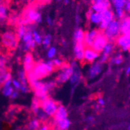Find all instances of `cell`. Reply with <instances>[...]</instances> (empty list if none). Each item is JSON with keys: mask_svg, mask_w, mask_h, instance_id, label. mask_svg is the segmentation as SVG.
<instances>
[{"mask_svg": "<svg viewBox=\"0 0 130 130\" xmlns=\"http://www.w3.org/2000/svg\"><path fill=\"white\" fill-rule=\"evenodd\" d=\"M37 130H50V126L48 125L44 124V125H42V126H40V127Z\"/></svg>", "mask_w": 130, "mask_h": 130, "instance_id": "cell-46", "label": "cell"}, {"mask_svg": "<svg viewBox=\"0 0 130 130\" xmlns=\"http://www.w3.org/2000/svg\"><path fill=\"white\" fill-rule=\"evenodd\" d=\"M55 69L52 60H49L47 62L41 61L36 63L31 72L37 79L41 80L50 75Z\"/></svg>", "mask_w": 130, "mask_h": 130, "instance_id": "cell-2", "label": "cell"}, {"mask_svg": "<svg viewBox=\"0 0 130 130\" xmlns=\"http://www.w3.org/2000/svg\"><path fill=\"white\" fill-rule=\"evenodd\" d=\"M12 86L13 87L14 89L19 91L22 87V83L18 79H12Z\"/></svg>", "mask_w": 130, "mask_h": 130, "instance_id": "cell-40", "label": "cell"}, {"mask_svg": "<svg viewBox=\"0 0 130 130\" xmlns=\"http://www.w3.org/2000/svg\"><path fill=\"white\" fill-rule=\"evenodd\" d=\"M85 31L81 27H77L74 33V43H83Z\"/></svg>", "mask_w": 130, "mask_h": 130, "instance_id": "cell-22", "label": "cell"}, {"mask_svg": "<svg viewBox=\"0 0 130 130\" xmlns=\"http://www.w3.org/2000/svg\"><path fill=\"white\" fill-rule=\"evenodd\" d=\"M35 115V116L37 117V118H38L40 121V120H41V121H45V120H46L47 118H49V117L46 115V114L42 111V109L41 108H40V109L37 111Z\"/></svg>", "mask_w": 130, "mask_h": 130, "instance_id": "cell-35", "label": "cell"}, {"mask_svg": "<svg viewBox=\"0 0 130 130\" xmlns=\"http://www.w3.org/2000/svg\"><path fill=\"white\" fill-rule=\"evenodd\" d=\"M2 86L0 85V92H2Z\"/></svg>", "mask_w": 130, "mask_h": 130, "instance_id": "cell-53", "label": "cell"}, {"mask_svg": "<svg viewBox=\"0 0 130 130\" xmlns=\"http://www.w3.org/2000/svg\"><path fill=\"white\" fill-rule=\"evenodd\" d=\"M110 1L112 2L115 9H117V8L124 9V5H125L127 0H110Z\"/></svg>", "mask_w": 130, "mask_h": 130, "instance_id": "cell-36", "label": "cell"}, {"mask_svg": "<svg viewBox=\"0 0 130 130\" xmlns=\"http://www.w3.org/2000/svg\"><path fill=\"white\" fill-rule=\"evenodd\" d=\"M14 89L12 86H9V87H2V94L5 97H10L12 95V92H14Z\"/></svg>", "mask_w": 130, "mask_h": 130, "instance_id": "cell-32", "label": "cell"}, {"mask_svg": "<svg viewBox=\"0 0 130 130\" xmlns=\"http://www.w3.org/2000/svg\"><path fill=\"white\" fill-rule=\"evenodd\" d=\"M57 54V48L54 46H50L47 50V57L50 60L54 59Z\"/></svg>", "mask_w": 130, "mask_h": 130, "instance_id": "cell-34", "label": "cell"}, {"mask_svg": "<svg viewBox=\"0 0 130 130\" xmlns=\"http://www.w3.org/2000/svg\"><path fill=\"white\" fill-rule=\"evenodd\" d=\"M91 2L90 9L93 12L102 13L104 10L111 8L110 0H91Z\"/></svg>", "mask_w": 130, "mask_h": 130, "instance_id": "cell-10", "label": "cell"}, {"mask_svg": "<svg viewBox=\"0 0 130 130\" xmlns=\"http://www.w3.org/2000/svg\"><path fill=\"white\" fill-rule=\"evenodd\" d=\"M12 79H9L6 82H5L2 87H9V86H12Z\"/></svg>", "mask_w": 130, "mask_h": 130, "instance_id": "cell-48", "label": "cell"}, {"mask_svg": "<svg viewBox=\"0 0 130 130\" xmlns=\"http://www.w3.org/2000/svg\"><path fill=\"white\" fill-rule=\"evenodd\" d=\"M55 124L59 130H67L70 126L71 122L70 120L67 118L66 119L55 122Z\"/></svg>", "mask_w": 130, "mask_h": 130, "instance_id": "cell-24", "label": "cell"}, {"mask_svg": "<svg viewBox=\"0 0 130 130\" xmlns=\"http://www.w3.org/2000/svg\"><path fill=\"white\" fill-rule=\"evenodd\" d=\"M53 64L55 68H60L62 67V65L64 64V62L62 59L60 58H54V59H52Z\"/></svg>", "mask_w": 130, "mask_h": 130, "instance_id": "cell-38", "label": "cell"}, {"mask_svg": "<svg viewBox=\"0 0 130 130\" xmlns=\"http://www.w3.org/2000/svg\"><path fill=\"white\" fill-rule=\"evenodd\" d=\"M8 59L3 55H0V70L7 68Z\"/></svg>", "mask_w": 130, "mask_h": 130, "instance_id": "cell-37", "label": "cell"}, {"mask_svg": "<svg viewBox=\"0 0 130 130\" xmlns=\"http://www.w3.org/2000/svg\"><path fill=\"white\" fill-rule=\"evenodd\" d=\"M101 14H102V21L100 25H98V28H99V31H104L108 26V25L113 20L115 19V16L111 8L104 10L101 13Z\"/></svg>", "mask_w": 130, "mask_h": 130, "instance_id": "cell-8", "label": "cell"}, {"mask_svg": "<svg viewBox=\"0 0 130 130\" xmlns=\"http://www.w3.org/2000/svg\"><path fill=\"white\" fill-rule=\"evenodd\" d=\"M129 98L130 99V90H129Z\"/></svg>", "mask_w": 130, "mask_h": 130, "instance_id": "cell-54", "label": "cell"}, {"mask_svg": "<svg viewBox=\"0 0 130 130\" xmlns=\"http://www.w3.org/2000/svg\"><path fill=\"white\" fill-rule=\"evenodd\" d=\"M115 42L122 50L130 51V35H120L115 40Z\"/></svg>", "mask_w": 130, "mask_h": 130, "instance_id": "cell-14", "label": "cell"}, {"mask_svg": "<svg viewBox=\"0 0 130 130\" xmlns=\"http://www.w3.org/2000/svg\"><path fill=\"white\" fill-rule=\"evenodd\" d=\"M114 50V44L111 42H108L107 44L105 46L104 50L102 51V53L104 54V55H108V56H110V55L111 54V53Z\"/></svg>", "mask_w": 130, "mask_h": 130, "instance_id": "cell-30", "label": "cell"}, {"mask_svg": "<svg viewBox=\"0 0 130 130\" xmlns=\"http://www.w3.org/2000/svg\"><path fill=\"white\" fill-rule=\"evenodd\" d=\"M52 42V37L50 34H46V35L42 37V44L44 48L47 50L49 47L51 46V44Z\"/></svg>", "mask_w": 130, "mask_h": 130, "instance_id": "cell-28", "label": "cell"}, {"mask_svg": "<svg viewBox=\"0 0 130 130\" xmlns=\"http://www.w3.org/2000/svg\"><path fill=\"white\" fill-rule=\"evenodd\" d=\"M103 32L107 37L108 41L112 42L115 40L120 35V20L117 19L113 20Z\"/></svg>", "mask_w": 130, "mask_h": 130, "instance_id": "cell-5", "label": "cell"}, {"mask_svg": "<svg viewBox=\"0 0 130 130\" xmlns=\"http://www.w3.org/2000/svg\"><path fill=\"white\" fill-rule=\"evenodd\" d=\"M18 37L16 32L12 30H7L5 31L1 36V42L2 46L6 49L12 50H14L18 46Z\"/></svg>", "mask_w": 130, "mask_h": 130, "instance_id": "cell-4", "label": "cell"}, {"mask_svg": "<svg viewBox=\"0 0 130 130\" xmlns=\"http://www.w3.org/2000/svg\"><path fill=\"white\" fill-rule=\"evenodd\" d=\"M58 106L59 104L50 97L40 102V108L48 117H53L56 112Z\"/></svg>", "mask_w": 130, "mask_h": 130, "instance_id": "cell-6", "label": "cell"}, {"mask_svg": "<svg viewBox=\"0 0 130 130\" xmlns=\"http://www.w3.org/2000/svg\"><path fill=\"white\" fill-rule=\"evenodd\" d=\"M32 39L37 45L42 44V37L37 30H32Z\"/></svg>", "mask_w": 130, "mask_h": 130, "instance_id": "cell-31", "label": "cell"}, {"mask_svg": "<svg viewBox=\"0 0 130 130\" xmlns=\"http://www.w3.org/2000/svg\"><path fill=\"white\" fill-rule=\"evenodd\" d=\"M108 42L109 41H108L107 37L104 35V32L100 31L98 35L95 38L91 47L94 50L100 53L102 52L104 47L107 44Z\"/></svg>", "mask_w": 130, "mask_h": 130, "instance_id": "cell-9", "label": "cell"}, {"mask_svg": "<svg viewBox=\"0 0 130 130\" xmlns=\"http://www.w3.org/2000/svg\"><path fill=\"white\" fill-rule=\"evenodd\" d=\"M28 84L34 91L35 97L41 102L49 97V92L55 87L57 83L55 80L44 82L40 79H35L29 82Z\"/></svg>", "mask_w": 130, "mask_h": 130, "instance_id": "cell-1", "label": "cell"}, {"mask_svg": "<svg viewBox=\"0 0 130 130\" xmlns=\"http://www.w3.org/2000/svg\"><path fill=\"white\" fill-rule=\"evenodd\" d=\"M124 10L125 12H127L128 13H130V0H127V2L124 5Z\"/></svg>", "mask_w": 130, "mask_h": 130, "instance_id": "cell-44", "label": "cell"}, {"mask_svg": "<svg viewBox=\"0 0 130 130\" xmlns=\"http://www.w3.org/2000/svg\"><path fill=\"white\" fill-rule=\"evenodd\" d=\"M126 75H129V74H130V64L129 65L128 67H127V68H126Z\"/></svg>", "mask_w": 130, "mask_h": 130, "instance_id": "cell-50", "label": "cell"}, {"mask_svg": "<svg viewBox=\"0 0 130 130\" xmlns=\"http://www.w3.org/2000/svg\"><path fill=\"white\" fill-rule=\"evenodd\" d=\"M120 22V35H130V16H124Z\"/></svg>", "mask_w": 130, "mask_h": 130, "instance_id": "cell-19", "label": "cell"}, {"mask_svg": "<svg viewBox=\"0 0 130 130\" xmlns=\"http://www.w3.org/2000/svg\"><path fill=\"white\" fill-rule=\"evenodd\" d=\"M75 23H76V24L77 25H79V23L81 22V16H80V15L78 13L76 14V15H75Z\"/></svg>", "mask_w": 130, "mask_h": 130, "instance_id": "cell-47", "label": "cell"}, {"mask_svg": "<svg viewBox=\"0 0 130 130\" xmlns=\"http://www.w3.org/2000/svg\"><path fill=\"white\" fill-rule=\"evenodd\" d=\"M64 2V3L66 5H68L70 3V0H62Z\"/></svg>", "mask_w": 130, "mask_h": 130, "instance_id": "cell-51", "label": "cell"}, {"mask_svg": "<svg viewBox=\"0 0 130 130\" xmlns=\"http://www.w3.org/2000/svg\"><path fill=\"white\" fill-rule=\"evenodd\" d=\"M40 126V121L37 118L31 119L28 123L27 128L29 130H37Z\"/></svg>", "mask_w": 130, "mask_h": 130, "instance_id": "cell-27", "label": "cell"}, {"mask_svg": "<svg viewBox=\"0 0 130 130\" xmlns=\"http://www.w3.org/2000/svg\"><path fill=\"white\" fill-rule=\"evenodd\" d=\"M70 65L73 68V72L69 79L70 83L73 86L77 85L82 79V73L80 68H79L77 62L74 61Z\"/></svg>", "mask_w": 130, "mask_h": 130, "instance_id": "cell-12", "label": "cell"}, {"mask_svg": "<svg viewBox=\"0 0 130 130\" xmlns=\"http://www.w3.org/2000/svg\"><path fill=\"white\" fill-rule=\"evenodd\" d=\"M54 122L59 121L68 118V111L65 106L62 105H59L56 112L53 115Z\"/></svg>", "mask_w": 130, "mask_h": 130, "instance_id": "cell-18", "label": "cell"}, {"mask_svg": "<svg viewBox=\"0 0 130 130\" xmlns=\"http://www.w3.org/2000/svg\"><path fill=\"white\" fill-rule=\"evenodd\" d=\"M57 2H61V1H62V0H57Z\"/></svg>", "mask_w": 130, "mask_h": 130, "instance_id": "cell-55", "label": "cell"}, {"mask_svg": "<svg viewBox=\"0 0 130 130\" xmlns=\"http://www.w3.org/2000/svg\"><path fill=\"white\" fill-rule=\"evenodd\" d=\"M100 55V53L94 50L91 47H85L83 61L89 64L93 63L98 59H99Z\"/></svg>", "mask_w": 130, "mask_h": 130, "instance_id": "cell-13", "label": "cell"}, {"mask_svg": "<svg viewBox=\"0 0 130 130\" xmlns=\"http://www.w3.org/2000/svg\"><path fill=\"white\" fill-rule=\"evenodd\" d=\"M28 29L27 25H23V24H18V26L17 27V29L16 30V34L18 40H22L24 36L26 33Z\"/></svg>", "mask_w": 130, "mask_h": 130, "instance_id": "cell-25", "label": "cell"}, {"mask_svg": "<svg viewBox=\"0 0 130 130\" xmlns=\"http://www.w3.org/2000/svg\"><path fill=\"white\" fill-rule=\"evenodd\" d=\"M42 22V16L39 10L35 9H28L25 10L22 18L19 21V24L27 25L28 24H40Z\"/></svg>", "mask_w": 130, "mask_h": 130, "instance_id": "cell-3", "label": "cell"}, {"mask_svg": "<svg viewBox=\"0 0 130 130\" xmlns=\"http://www.w3.org/2000/svg\"><path fill=\"white\" fill-rule=\"evenodd\" d=\"M46 22L49 26H52L53 25V20L50 16L47 15L46 17Z\"/></svg>", "mask_w": 130, "mask_h": 130, "instance_id": "cell-42", "label": "cell"}, {"mask_svg": "<svg viewBox=\"0 0 130 130\" xmlns=\"http://www.w3.org/2000/svg\"><path fill=\"white\" fill-rule=\"evenodd\" d=\"M85 48V46L84 43H74V53L75 59L77 61H83Z\"/></svg>", "mask_w": 130, "mask_h": 130, "instance_id": "cell-17", "label": "cell"}, {"mask_svg": "<svg viewBox=\"0 0 130 130\" xmlns=\"http://www.w3.org/2000/svg\"><path fill=\"white\" fill-rule=\"evenodd\" d=\"M18 79L22 83V85H29L27 79V73L24 68H20L18 71Z\"/></svg>", "mask_w": 130, "mask_h": 130, "instance_id": "cell-26", "label": "cell"}, {"mask_svg": "<svg viewBox=\"0 0 130 130\" xmlns=\"http://www.w3.org/2000/svg\"><path fill=\"white\" fill-rule=\"evenodd\" d=\"M123 61H124L123 56L122 54H120V53H118V54H117L115 56L113 57L111 59V63L116 65L121 64L123 62Z\"/></svg>", "mask_w": 130, "mask_h": 130, "instance_id": "cell-33", "label": "cell"}, {"mask_svg": "<svg viewBox=\"0 0 130 130\" xmlns=\"http://www.w3.org/2000/svg\"><path fill=\"white\" fill-rule=\"evenodd\" d=\"M127 130H130V123H129V124L128 127H127Z\"/></svg>", "mask_w": 130, "mask_h": 130, "instance_id": "cell-52", "label": "cell"}, {"mask_svg": "<svg viewBox=\"0 0 130 130\" xmlns=\"http://www.w3.org/2000/svg\"><path fill=\"white\" fill-rule=\"evenodd\" d=\"M88 19L90 24H93L94 25H98L101 23L102 21V14L99 12H93L91 9L89 10L88 12Z\"/></svg>", "mask_w": 130, "mask_h": 130, "instance_id": "cell-20", "label": "cell"}, {"mask_svg": "<svg viewBox=\"0 0 130 130\" xmlns=\"http://www.w3.org/2000/svg\"><path fill=\"white\" fill-rule=\"evenodd\" d=\"M19 96H20V91L14 90L13 92H12V95L10 96V98L12 100H15L16 99V98H18L19 97Z\"/></svg>", "mask_w": 130, "mask_h": 130, "instance_id": "cell-43", "label": "cell"}, {"mask_svg": "<svg viewBox=\"0 0 130 130\" xmlns=\"http://www.w3.org/2000/svg\"><path fill=\"white\" fill-rule=\"evenodd\" d=\"M31 109L34 114H35L40 109V101L36 97H34L32 99Z\"/></svg>", "mask_w": 130, "mask_h": 130, "instance_id": "cell-29", "label": "cell"}, {"mask_svg": "<svg viewBox=\"0 0 130 130\" xmlns=\"http://www.w3.org/2000/svg\"><path fill=\"white\" fill-rule=\"evenodd\" d=\"M98 104L100 105V106H104L105 104V102L104 100V99L102 97H99L97 100Z\"/></svg>", "mask_w": 130, "mask_h": 130, "instance_id": "cell-45", "label": "cell"}, {"mask_svg": "<svg viewBox=\"0 0 130 130\" xmlns=\"http://www.w3.org/2000/svg\"><path fill=\"white\" fill-rule=\"evenodd\" d=\"M29 90H30V89H29V85H22V87H21V88H20V89L19 91L21 93L26 94L29 92Z\"/></svg>", "mask_w": 130, "mask_h": 130, "instance_id": "cell-41", "label": "cell"}, {"mask_svg": "<svg viewBox=\"0 0 130 130\" xmlns=\"http://www.w3.org/2000/svg\"><path fill=\"white\" fill-rule=\"evenodd\" d=\"M73 72V68L71 65L64 64L61 68V71L57 75L55 81L57 85H62L69 81Z\"/></svg>", "mask_w": 130, "mask_h": 130, "instance_id": "cell-7", "label": "cell"}, {"mask_svg": "<svg viewBox=\"0 0 130 130\" xmlns=\"http://www.w3.org/2000/svg\"><path fill=\"white\" fill-rule=\"evenodd\" d=\"M12 79V74L8 70L7 68L0 70V85H1L2 86L5 82Z\"/></svg>", "mask_w": 130, "mask_h": 130, "instance_id": "cell-23", "label": "cell"}, {"mask_svg": "<svg viewBox=\"0 0 130 130\" xmlns=\"http://www.w3.org/2000/svg\"><path fill=\"white\" fill-rule=\"evenodd\" d=\"M115 17L118 18V19H122L125 16V11H124V9H122V8H117V9H115Z\"/></svg>", "mask_w": 130, "mask_h": 130, "instance_id": "cell-39", "label": "cell"}, {"mask_svg": "<svg viewBox=\"0 0 130 130\" xmlns=\"http://www.w3.org/2000/svg\"><path fill=\"white\" fill-rule=\"evenodd\" d=\"M9 16V10L7 5L3 2H0V24H4Z\"/></svg>", "mask_w": 130, "mask_h": 130, "instance_id": "cell-21", "label": "cell"}, {"mask_svg": "<svg viewBox=\"0 0 130 130\" xmlns=\"http://www.w3.org/2000/svg\"><path fill=\"white\" fill-rule=\"evenodd\" d=\"M86 120L87 122H93L94 120V117L93 116L89 115L88 116V117H87Z\"/></svg>", "mask_w": 130, "mask_h": 130, "instance_id": "cell-49", "label": "cell"}, {"mask_svg": "<svg viewBox=\"0 0 130 130\" xmlns=\"http://www.w3.org/2000/svg\"><path fill=\"white\" fill-rule=\"evenodd\" d=\"M35 64L33 59V56L31 53H25V55L24 56L23 58V65H24V69L26 73L32 71V70L34 68V66Z\"/></svg>", "mask_w": 130, "mask_h": 130, "instance_id": "cell-16", "label": "cell"}, {"mask_svg": "<svg viewBox=\"0 0 130 130\" xmlns=\"http://www.w3.org/2000/svg\"><path fill=\"white\" fill-rule=\"evenodd\" d=\"M104 65L99 61H95L92 63L87 72V77L90 80L97 77L103 71Z\"/></svg>", "mask_w": 130, "mask_h": 130, "instance_id": "cell-11", "label": "cell"}, {"mask_svg": "<svg viewBox=\"0 0 130 130\" xmlns=\"http://www.w3.org/2000/svg\"><path fill=\"white\" fill-rule=\"evenodd\" d=\"M99 31V30L94 29H90L87 32H85L83 43L85 47H91Z\"/></svg>", "mask_w": 130, "mask_h": 130, "instance_id": "cell-15", "label": "cell"}]
</instances>
